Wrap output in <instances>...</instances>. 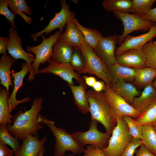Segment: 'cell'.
<instances>
[{"label": "cell", "mask_w": 156, "mask_h": 156, "mask_svg": "<svg viewBox=\"0 0 156 156\" xmlns=\"http://www.w3.org/2000/svg\"><path fill=\"white\" fill-rule=\"evenodd\" d=\"M8 5L5 0H0V14L4 16L8 22L14 29L16 28L14 20L16 16L8 8Z\"/></svg>", "instance_id": "8d00e7d4"}, {"label": "cell", "mask_w": 156, "mask_h": 156, "mask_svg": "<svg viewBox=\"0 0 156 156\" xmlns=\"http://www.w3.org/2000/svg\"><path fill=\"white\" fill-rule=\"evenodd\" d=\"M42 97L33 100L31 108L24 112L18 110L12 118V124H7L5 127L13 136L20 141L29 135H38L37 131L43 127L38 121L39 112L42 109Z\"/></svg>", "instance_id": "6da1fadb"}, {"label": "cell", "mask_w": 156, "mask_h": 156, "mask_svg": "<svg viewBox=\"0 0 156 156\" xmlns=\"http://www.w3.org/2000/svg\"><path fill=\"white\" fill-rule=\"evenodd\" d=\"M62 33L59 31H56L47 38H45L44 35L42 34L40 36L42 41L40 44L35 47H26V50L27 52L32 53L36 55L35 60L31 64L35 76L38 74L40 65L48 62L51 60L53 53V46Z\"/></svg>", "instance_id": "5b68a950"}, {"label": "cell", "mask_w": 156, "mask_h": 156, "mask_svg": "<svg viewBox=\"0 0 156 156\" xmlns=\"http://www.w3.org/2000/svg\"><path fill=\"white\" fill-rule=\"evenodd\" d=\"M152 43L153 46L156 49V40L154 41H153V40L152 42Z\"/></svg>", "instance_id": "c3c4849f"}, {"label": "cell", "mask_w": 156, "mask_h": 156, "mask_svg": "<svg viewBox=\"0 0 156 156\" xmlns=\"http://www.w3.org/2000/svg\"><path fill=\"white\" fill-rule=\"evenodd\" d=\"M142 144L151 152L156 155V132L153 125H143Z\"/></svg>", "instance_id": "4316f807"}, {"label": "cell", "mask_w": 156, "mask_h": 156, "mask_svg": "<svg viewBox=\"0 0 156 156\" xmlns=\"http://www.w3.org/2000/svg\"><path fill=\"white\" fill-rule=\"evenodd\" d=\"M113 13L116 18L122 21L124 26L123 32L122 35L119 36L118 41L117 44L120 45L125 37L131 33L136 31H149L156 23L129 13L114 12Z\"/></svg>", "instance_id": "ba28073f"}, {"label": "cell", "mask_w": 156, "mask_h": 156, "mask_svg": "<svg viewBox=\"0 0 156 156\" xmlns=\"http://www.w3.org/2000/svg\"><path fill=\"white\" fill-rule=\"evenodd\" d=\"M106 84L103 81H97L93 87L94 90L97 92H101L104 89Z\"/></svg>", "instance_id": "ee69618b"}, {"label": "cell", "mask_w": 156, "mask_h": 156, "mask_svg": "<svg viewBox=\"0 0 156 156\" xmlns=\"http://www.w3.org/2000/svg\"><path fill=\"white\" fill-rule=\"evenodd\" d=\"M21 67V70L19 71L11 73V78L14 79L13 80L14 87L9 99V105L11 112L19 104L23 103L28 102L30 100V98L29 97H25L20 100H17L16 98V95L18 90L23 85V81L24 77L27 74L30 72L29 65L27 63H23Z\"/></svg>", "instance_id": "2e32d148"}, {"label": "cell", "mask_w": 156, "mask_h": 156, "mask_svg": "<svg viewBox=\"0 0 156 156\" xmlns=\"http://www.w3.org/2000/svg\"><path fill=\"white\" fill-rule=\"evenodd\" d=\"M156 77V70L148 67L136 69L135 79L131 83L139 86H145L152 84Z\"/></svg>", "instance_id": "83f0119b"}, {"label": "cell", "mask_w": 156, "mask_h": 156, "mask_svg": "<svg viewBox=\"0 0 156 156\" xmlns=\"http://www.w3.org/2000/svg\"><path fill=\"white\" fill-rule=\"evenodd\" d=\"M65 156H74L73 155H67Z\"/></svg>", "instance_id": "816d5d0a"}, {"label": "cell", "mask_w": 156, "mask_h": 156, "mask_svg": "<svg viewBox=\"0 0 156 156\" xmlns=\"http://www.w3.org/2000/svg\"><path fill=\"white\" fill-rule=\"evenodd\" d=\"M43 73H51L58 76L68 84H73V78L79 83L85 81L83 79L80 77V74L75 71L70 63L61 62L51 60L48 62L46 67L38 70V74Z\"/></svg>", "instance_id": "7c38bea8"}, {"label": "cell", "mask_w": 156, "mask_h": 156, "mask_svg": "<svg viewBox=\"0 0 156 156\" xmlns=\"http://www.w3.org/2000/svg\"><path fill=\"white\" fill-rule=\"evenodd\" d=\"M11 12L21 16L28 25L32 22V18L24 14L30 15L32 14L31 8L29 6L25 0H5Z\"/></svg>", "instance_id": "d4e9b609"}, {"label": "cell", "mask_w": 156, "mask_h": 156, "mask_svg": "<svg viewBox=\"0 0 156 156\" xmlns=\"http://www.w3.org/2000/svg\"><path fill=\"white\" fill-rule=\"evenodd\" d=\"M117 63L120 65L139 69L148 67L147 57L142 49H130L116 56Z\"/></svg>", "instance_id": "9a60e30c"}, {"label": "cell", "mask_w": 156, "mask_h": 156, "mask_svg": "<svg viewBox=\"0 0 156 156\" xmlns=\"http://www.w3.org/2000/svg\"><path fill=\"white\" fill-rule=\"evenodd\" d=\"M86 93L91 120L101 123L105 127L106 132L112 135L117 121L112 116L104 92L90 90Z\"/></svg>", "instance_id": "7a4b0ae2"}, {"label": "cell", "mask_w": 156, "mask_h": 156, "mask_svg": "<svg viewBox=\"0 0 156 156\" xmlns=\"http://www.w3.org/2000/svg\"><path fill=\"white\" fill-rule=\"evenodd\" d=\"M122 118L127 124L130 134L133 138L141 140L143 125L138 123L131 116H124Z\"/></svg>", "instance_id": "d590c367"}, {"label": "cell", "mask_w": 156, "mask_h": 156, "mask_svg": "<svg viewBox=\"0 0 156 156\" xmlns=\"http://www.w3.org/2000/svg\"><path fill=\"white\" fill-rule=\"evenodd\" d=\"M153 126H154L155 130V132H156V124L155 125H153Z\"/></svg>", "instance_id": "f907efd6"}, {"label": "cell", "mask_w": 156, "mask_h": 156, "mask_svg": "<svg viewBox=\"0 0 156 156\" xmlns=\"http://www.w3.org/2000/svg\"><path fill=\"white\" fill-rule=\"evenodd\" d=\"M136 156H156L149 151L142 144L138 150L135 152Z\"/></svg>", "instance_id": "b9f144b4"}, {"label": "cell", "mask_w": 156, "mask_h": 156, "mask_svg": "<svg viewBox=\"0 0 156 156\" xmlns=\"http://www.w3.org/2000/svg\"><path fill=\"white\" fill-rule=\"evenodd\" d=\"M151 40L146 43L142 49L147 57L148 67L156 70V49L153 46Z\"/></svg>", "instance_id": "e575fe53"}, {"label": "cell", "mask_w": 156, "mask_h": 156, "mask_svg": "<svg viewBox=\"0 0 156 156\" xmlns=\"http://www.w3.org/2000/svg\"><path fill=\"white\" fill-rule=\"evenodd\" d=\"M72 92L75 104L81 113L90 112L89 104L86 90L87 85L85 81L79 86L68 84Z\"/></svg>", "instance_id": "ffe728a7"}, {"label": "cell", "mask_w": 156, "mask_h": 156, "mask_svg": "<svg viewBox=\"0 0 156 156\" xmlns=\"http://www.w3.org/2000/svg\"><path fill=\"white\" fill-rule=\"evenodd\" d=\"M119 37L117 35L103 37L93 49L96 54L106 64H117L115 53Z\"/></svg>", "instance_id": "4fadbf2b"}, {"label": "cell", "mask_w": 156, "mask_h": 156, "mask_svg": "<svg viewBox=\"0 0 156 156\" xmlns=\"http://www.w3.org/2000/svg\"><path fill=\"white\" fill-rule=\"evenodd\" d=\"M57 40L74 48L80 50L82 42L85 40L82 33L73 20L66 23L64 32Z\"/></svg>", "instance_id": "d6986e66"}, {"label": "cell", "mask_w": 156, "mask_h": 156, "mask_svg": "<svg viewBox=\"0 0 156 156\" xmlns=\"http://www.w3.org/2000/svg\"><path fill=\"white\" fill-rule=\"evenodd\" d=\"M15 60L10 55H3L0 59V84L4 87L8 92L10 86L14 88L10 70Z\"/></svg>", "instance_id": "603a6c76"}, {"label": "cell", "mask_w": 156, "mask_h": 156, "mask_svg": "<svg viewBox=\"0 0 156 156\" xmlns=\"http://www.w3.org/2000/svg\"><path fill=\"white\" fill-rule=\"evenodd\" d=\"M38 121L47 125L52 133L55 139L54 156H64L67 151L75 155L84 152L85 149L75 140L72 134L64 128L58 127L55 122L39 114Z\"/></svg>", "instance_id": "3957f363"}, {"label": "cell", "mask_w": 156, "mask_h": 156, "mask_svg": "<svg viewBox=\"0 0 156 156\" xmlns=\"http://www.w3.org/2000/svg\"><path fill=\"white\" fill-rule=\"evenodd\" d=\"M83 77L87 85L92 88L97 81L95 77H93L84 76Z\"/></svg>", "instance_id": "f6af8a7d"}, {"label": "cell", "mask_w": 156, "mask_h": 156, "mask_svg": "<svg viewBox=\"0 0 156 156\" xmlns=\"http://www.w3.org/2000/svg\"><path fill=\"white\" fill-rule=\"evenodd\" d=\"M61 9L59 12H55L54 18L51 20L48 25L43 30L31 34V37L33 40L35 42L39 36L44 33L46 35L57 28L62 32L63 29L69 21L72 20L76 15L75 12L70 11V5L67 3L65 0L60 1Z\"/></svg>", "instance_id": "8fae6325"}, {"label": "cell", "mask_w": 156, "mask_h": 156, "mask_svg": "<svg viewBox=\"0 0 156 156\" xmlns=\"http://www.w3.org/2000/svg\"><path fill=\"white\" fill-rule=\"evenodd\" d=\"M98 122L92 120L90 127L85 132H76L72 134L73 136L81 145H91L96 148L103 149L108 146L111 134L106 132L103 133L97 129Z\"/></svg>", "instance_id": "8992f818"}, {"label": "cell", "mask_w": 156, "mask_h": 156, "mask_svg": "<svg viewBox=\"0 0 156 156\" xmlns=\"http://www.w3.org/2000/svg\"><path fill=\"white\" fill-rule=\"evenodd\" d=\"M70 63L73 69L76 70L78 73H87L86 59L81 50L74 48Z\"/></svg>", "instance_id": "1f68e13d"}, {"label": "cell", "mask_w": 156, "mask_h": 156, "mask_svg": "<svg viewBox=\"0 0 156 156\" xmlns=\"http://www.w3.org/2000/svg\"><path fill=\"white\" fill-rule=\"evenodd\" d=\"M105 66L107 77L112 85L118 81L128 82H133L134 80L135 69L123 66L117 64L111 65L105 63Z\"/></svg>", "instance_id": "e0dca14e"}, {"label": "cell", "mask_w": 156, "mask_h": 156, "mask_svg": "<svg viewBox=\"0 0 156 156\" xmlns=\"http://www.w3.org/2000/svg\"><path fill=\"white\" fill-rule=\"evenodd\" d=\"M72 1H73L75 3H77L78 2V1L77 0H72Z\"/></svg>", "instance_id": "681fc988"}, {"label": "cell", "mask_w": 156, "mask_h": 156, "mask_svg": "<svg viewBox=\"0 0 156 156\" xmlns=\"http://www.w3.org/2000/svg\"><path fill=\"white\" fill-rule=\"evenodd\" d=\"M130 12L141 16L146 13L151 8L156 0H131Z\"/></svg>", "instance_id": "d6a6232c"}, {"label": "cell", "mask_w": 156, "mask_h": 156, "mask_svg": "<svg viewBox=\"0 0 156 156\" xmlns=\"http://www.w3.org/2000/svg\"><path fill=\"white\" fill-rule=\"evenodd\" d=\"M45 152V148L44 146H43L41 148L38 156H43Z\"/></svg>", "instance_id": "bcb514c9"}, {"label": "cell", "mask_w": 156, "mask_h": 156, "mask_svg": "<svg viewBox=\"0 0 156 156\" xmlns=\"http://www.w3.org/2000/svg\"><path fill=\"white\" fill-rule=\"evenodd\" d=\"M86 147L83 156H105L102 149L95 148L90 145L86 146Z\"/></svg>", "instance_id": "f35d334b"}, {"label": "cell", "mask_w": 156, "mask_h": 156, "mask_svg": "<svg viewBox=\"0 0 156 156\" xmlns=\"http://www.w3.org/2000/svg\"><path fill=\"white\" fill-rule=\"evenodd\" d=\"M111 88L118 95L131 105L136 96H139L141 93L131 83L118 81L112 85Z\"/></svg>", "instance_id": "7402d4cb"}, {"label": "cell", "mask_w": 156, "mask_h": 156, "mask_svg": "<svg viewBox=\"0 0 156 156\" xmlns=\"http://www.w3.org/2000/svg\"><path fill=\"white\" fill-rule=\"evenodd\" d=\"M14 153L13 151L8 148L7 144L0 140V156H13Z\"/></svg>", "instance_id": "ab89813d"}, {"label": "cell", "mask_w": 156, "mask_h": 156, "mask_svg": "<svg viewBox=\"0 0 156 156\" xmlns=\"http://www.w3.org/2000/svg\"><path fill=\"white\" fill-rule=\"evenodd\" d=\"M156 37V23L147 33L138 36L128 35L124 38L122 43L116 48L115 55L117 56L130 49H142L146 43Z\"/></svg>", "instance_id": "5bb4252c"}, {"label": "cell", "mask_w": 156, "mask_h": 156, "mask_svg": "<svg viewBox=\"0 0 156 156\" xmlns=\"http://www.w3.org/2000/svg\"><path fill=\"white\" fill-rule=\"evenodd\" d=\"M80 50L86 59L87 73L95 75L103 80L107 86L111 87L112 84L106 73L105 63L93 48L85 40L82 42Z\"/></svg>", "instance_id": "9c48e42d"}, {"label": "cell", "mask_w": 156, "mask_h": 156, "mask_svg": "<svg viewBox=\"0 0 156 156\" xmlns=\"http://www.w3.org/2000/svg\"><path fill=\"white\" fill-rule=\"evenodd\" d=\"M104 90L105 98L109 106L113 117L117 121L124 116L136 118L142 114L140 111L117 95L111 87L106 85Z\"/></svg>", "instance_id": "52a82bcc"}, {"label": "cell", "mask_w": 156, "mask_h": 156, "mask_svg": "<svg viewBox=\"0 0 156 156\" xmlns=\"http://www.w3.org/2000/svg\"><path fill=\"white\" fill-rule=\"evenodd\" d=\"M108 145L102 149L105 156H120L127 144L133 138L125 122L122 118L117 120Z\"/></svg>", "instance_id": "277c9868"}, {"label": "cell", "mask_w": 156, "mask_h": 156, "mask_svg": "<svg viewBox=\"0 0 156 156\" xmlns=\"http://www.w3.org/2000/svg\"><path fill=\"white\" fill-rule=\"evenodd\" d=\"M102 5L105 10L109 12H118L125 13L130 12L131 0H104Z\"/></svg>", "instance_id": "f546056e"}, {"label": "cell", "mask_w": 156, "mask_h": 156, "mask_svg": "<svg viewBox=\"0 0 156 156\" xmlns=\"http://www.w3.org/2000/svg\"><path fill=\"white\" fill-rule=\"evenodd\" d=\"M39 137L38 135H27L22 140V144L14 156H38L47 139L45 135L40 140Z\"/></svg>", "instance_id": "ac0fdd59"}, {"label": "cell", "mask_w": 156, "mask_h": 156, "mask_svg": "<svg viewBox=\"0 0 156 156\" xmlns=\"http://www.w3.org/2000/svg\"><path fill=\"white\" fill-rule=\"evenodd\" d=\"M9 92L6 88H0V125L5 126L12 123L13 116L9 105Z\"/></svg>", "instance_id": "484cf974"}, {"label": "cell", "mask_w": 156, "mask_h": 156, "mask_svg": "<svg viewBox=\"0 0 156 156\" xmlns=\"http://www.w3.org/2000/svg\"><path fill=\"white\" fill-rule=\"evenodd\" d=\"M9 40L7 45L8 53L16 60L20 59L25 60L29 65L30 72L29 80L33 81L35 75L31 66V63L35 60L34 55L25 52L22 46V41L18 34V31L12 27L8 29Z\"/></svg>", "instance_id": "30bf717a"}, {"label": "cell", "mask_w": 156, "mask_h": 156, "mask_svg": "<svg viewBox=\"0 0 156 156\" xmlns=\"http://www.w3.org/2000/svg\"><path fill=\"white\" fill-rule=\"evenodd\" d=\"M142 125L147 124H156V98L151 103L146 110L134 120Z\"/></svg>", "instance_id": "4dcf8cb0"}, {"label": "cell", "mask_w": 156, "mask_h": 156, "mask_svg": "<svg viewBox=\"0 0 156 156\" xmlns=\"http://www.w3.org/2000/svg\"><path fill=\"white\" fill-rule=\"evenodd\" d=\"M9 40V37H0V53L7 55V45Z\"/></svg>", "instance_id": "60d3db41"}, {"label": "cell", "mask_w": 156, "mask_h": 156, "mask_svg": "<svg viewBox=\"0 0 156 156\" xmlns=\"http://www.w3.org/2000/svg\"><path fill=\"white\" fill-rule=\"evenodd\" d=\"M156 98V90L150 84L145 86L139 96L134 98L131 105L142 113Z\"/></svg>", "instance_id": "44dd1931"}, {"label": "cell", "mask_w": 156, "mask_h": 156, "mask_svg": "<svg viewBox=\"0 0 156 156\" xmlns=\"http://www.w3.org/2000/svg\"><path fill=\"white\" fill-rule=\"evenodd\" d=\"M142 144L141 140L133 138L126 145L120 156H134L136 149Z\"/></svg>", "instance_id": "74e56055"}, {"label": "cell", "mask_w": 156, "mask_h": 156, "mask_svg": "<svg viewBox=\"0 0 156 156\" xmlns=\"http://www.w3.org/2000/svg\"><path fill=\"white\" fill-rule=\"evenodd\" d=\"M0 140L11 146L15 154L21 146L20 141L9 133L5 126L1 125H0Z\"/></svg>", "instance_id": "836d02e7"}, {"label": "cell", "mask_w": 156, "mask_h": 156, "mask_svg": "<svg viewBox=\"0 0 156 156\" xmlns=\"http://www.w3.org/2000/svg\"><path fill=\"white\" fill-rule=\"evenodd\" d=\"M53 50L52 60L62 63H70L74 52L73 47L57 40L53 46Z\"/></svg>", "instance_id": "cb8c5ba5"}, {"label": "cell", "mask_w": 156, "mask_h": 156, "mask_svg": "<svg viewBox=\"0 0 156 156\" xmlns=\"http://www.w3.org/2000/svg\"><path fill=\"white\" fill-rule=\"evenodd\" d=\"M73 20L82 33L86 42L93 49L95 48L99 40L103 37L102 33L96 29L83 27L75 18Z\"/></svg>", "instance_id": "f1b7e54d"}, {"label": "cell", "mask_w": 156, "mask_h": 156, "mask_svg": "<svg viewBox=\"0 0 156 156\" xmlns=\"http://www.w3.org/2000/svg\"><path fill=\"white\" fill-rule=\"evenodd\" d=\"M140 16L156 23V7L151 8L146 13Z\"/></svg>", "instance_id": "7bdbcfd3"}, {"label": "cell", "mask_w": 156, "mask_h": 156, "mask_svg": "<svg viewBox=\"0 0 156 156\" xmlns=\"http://www.w3.org/2000/svg\"><path fill=\"white\" fill-rule=\"evenodd\" d=\"M152 85L156 90V77L154 81L152 83Z\"/></svg>", "instance_id": "7dc6e473"}]
</instances>
